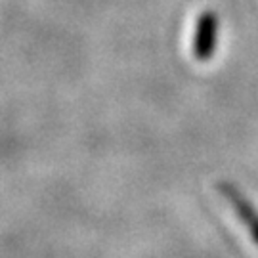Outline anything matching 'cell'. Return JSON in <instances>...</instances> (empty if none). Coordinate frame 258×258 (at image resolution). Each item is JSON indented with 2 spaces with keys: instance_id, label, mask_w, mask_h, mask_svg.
Instances as JSON below:
<instances>
[{
  "instance_id": "obj_1",
  "label": "cell",
  "mask_w": 258,
  "mask_h": 258,
  "mask_svg": "<svg viewBox=\"0 0 258 258\" xmlns=\"http://www.w3.org/2000/svg\"><path fill=\"white\" fill-rule=\"evenodd\" d=\"M214 37H216V18L211 12L203 14L197 21L195 29V42H194V54L197 59H207L212 54L214 46Z\"/></svg>"
},
{
  "instance_id": "obj_2",
  "label": "cell",
  "mask_w": 258,
  "mask_h": 258,
  "mask_svg": "<svg viewBox=\"0 0 258 258\" xmlns=\"http://www.w3.org/2000/svg\"><path fill=\"white\" fill-rule=\"evenodd\" d=\"M222 194L230 199L233 211L239 214V218L243 220L245 228L249 230L252 241L258 245V212L250 207L249 201H247L237 189H233V187H230V185H222Z\"/></svg>"
}]
</instances>
